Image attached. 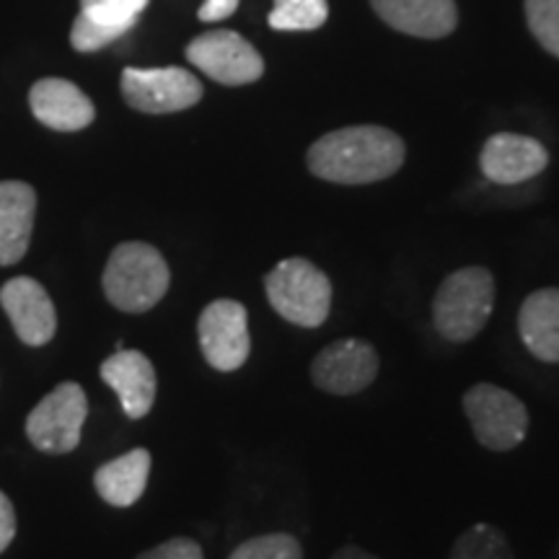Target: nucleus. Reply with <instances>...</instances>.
<instances>
[{
  "mask_svg": "<svg viewBox=\"0 0 559 559\" xmlns=\"http://www.w3.org/2000/svg\"><path fill=\"white\" fill-rule=\"evenodd\" d=\"M309 171L334 185H370L394 177L404 164V143L379 124H355L319 138L309 148Z\"/></svg>",
  "mask_w": 559,
  "mask_h": 559,
  "instance_id": "f257e3e1",
  "label": "nucleus"
},
{
  "mask_svg": "<svg viewBox=\"0 0 559 559\" xmlns=\"http://www.w3.org/2000/svg\"><path fill=\"white\" fill-rule=\"evenodd\" d=\"M104 296L124 313H145L166 296L171 272L164 254L143 241H124L109 254L102 275Z\"/></svg>",
  "mask_w": 559,
  "mask_h": 559,
  "instance_id": "f03ea898",
  "label": "nucleus"
},
{
  "mask_svg": "<svg viewBox=\"0 0 559 559\" xmlns=\"http://www.w3.org/2000/svg\"><path fill=\"white\" fill-rule=\"evenodd\" d=\"M495 309V277L487 267L451 272L432 298V324L449 342H472Z\"/></svg>",
  "mask_w": 559,
  "mask_h": 559,
  "instance_id": "7ed1b4c3",
  "label": "nucleus"
},
{
  "mask_svg": "<svg viewBox=\"0 0 559 559\" xmlns=\"http://www.w3.org/2000/svg\"><path fill=\"white\" fill-rule=\"evenodd\" d=\"M264 290L272 309L304 330H317L332 311L330 277L304 257H290L270 270L264 277Z\"/></svg>",
  "mask_w": 559,
  "mask_h": 559,
  "instance_id": "20e7f679",
  "label": "nucleus"
},
{
  "mask_svg": "<svg viewBox=\"0 0 559 559\" xmlns=\"http://www.w3.org/2000/svg\"><path fill=\"white\" fill-rule=\"evenodd\" d=\"M474 438L489 451H513L526 440L528 409L519 396L495 383H477L464 394Z\"/></svg>",
  "mask_w": 559,
  "mask_h": 559,
  "instance_id": "39448f33",
  "label": "nucleus"
},
{
  "mask_svg": "<svg viewBox=\"0 0 559 559\" xmlns=\"http://www.w3.org/2000/svg\"><path fill=\"white\" fill-rule=\"evenodd\" d=\"M86 417V391L75 381H66L32 409V415L26 417V436L34 449L62 456L79 449Z\"/></svg>",
  "mask_w": 559,
  "mask_h": 559,
  "instance_id": "423d86ee",
  "label": "nucleus"
},
{
  "mask_svg": "<svg viewBox=\"0 0 559 559\" xmlns=\"http://www.w3.org/2000/svg\"><path fill=\"white\" fill-rule=\"evenodd\" d=\"M122 96L143 115H174L202 99V83L185 68H124Z\"/></svg>",
  "mask_w": 559,
  "mask_h": 559,
  "instance_id": "0eeeda50",
  "label": "nucleus"
},
{
  "mask_svg": "<svg viewBox=\"0 0 559 559\" xmlns=\"http://www.w3.org/2000/svg\"><path fill=\"white\" fill-rule=\"evenodd\" d=\"M198 334L200 349L210 368L221 370V373H234L249 360V313L239 300L218 298L207 304L200 313Z\"/></svg>",
  "mask_w": 559,
  "mask_h": 559,
  "instance_id": "6e6552de",
  "label": "nucleus"
},
{
  "mask_svg": "<svg viewBox=\"0 0 559 559\" xmlns=\"http://www.w3.org/2000/svg\"><path fill=\"white\" fill-rule=\"evenodd\" d=\"M187 60L223 86H247V83L260 81L264 73L262 55L241 34L228 29L194 37L187 45Z\"/></svg>",
  "mask_w": 559,
  "mask_h": 559,
  "instance_id": "1a4fd4ad",
  "label": "nucleus"
},
{
  "mask_svg": "<svg viewBox=\"0 0 559 559\" xmlns=\"http://www.w3.org/2000/svg\"><path fill=\"white\" fill-rule=\"evenodd\" d=\"M381 360L366 340L347 337L326 345L311 362V381L334 396H355L379 376Z\"/></svg>",
  "mask_w": 559,
  "mask_h": 559,
  "instance_id": "9d476101",
  "label": "nucleus"
},
{
  "mask_svg": "<svg viewBox=\"0 0 559 559\" xmlns=\"http://www.w3.org/2000/svg\"><path fill=\"white\" fill-rule=\"evenodd\" d=\"M0 306L9 313L16 337L29 347L47 345L58 332L52 298L34 277H13L0 288Z\"/></svg>",
  "mask_w": 559,
  "mask_h": 559,
  "instance_id": "9b49d317",
  "label": "nucleus"
},
{
  "mask_svg": "<svg viewBox=\"0 0 559 559\" xmlns=\"http://www.w3.org/2000/svg\"><path fill=\"white\" fill-rule=\"evenodd\" d=\"M549 153L539 140L515 132H498L485 143L479 156L481 174L495 185H521L547 169Z\"/></svg>",
  "mask_w": 559,
  "mask_h": 559,
  "instance_id": "f8f14e48",
  "label": "nucleus"
},
{
  "mask_svg": "<svg viewBox=\"0 0 559 559\" xmlns=\"http://www.w3.org/2000/svg\"><path fill=\"white\" fill-rule=\"evenodd\" d=\"M102 379L120 396L124 415L143 419L156 402V368L140 349H117L102 362Z\"/></svg>",
  "mask_w": 559,
  "mask_h": 559,
  "instance_id": "ddd939ff",
  "label": "nucleus"
},
{
  "mask_svg": "<svg viewBox=\"0 0 559 559\" xmlns=\"http://www.w3.org/2000/svg\"><path fill=\"white\" fill-rule=\"evenodd\" d=\"M32 115L45 128L58 132H79L94 122V102L66 79H41L29 91Z\"/></svg>",
  "mask_w": 559,
  "mask_h": 559,
  "instance_id": "4468645a",
  "label": "nucleus"
},
{
  "mask_svg": "<svg viewBox=\"0 0 559 559\" xmlns=\"http://www.w3.org/2000/svg\"><path fill=\"white\" fill-rule=\"evenodd\" d=\"M37 192L26 181H0V267L24 260L29 249Z\"/></svg>",
  "mask_w": 559,
  "mask_h": 559,
  "instance_id": "2eb2a0df",
  "label": "nucleus"
},
{
  "mask_svg": "<svg viewBox=\"0 0 559 559\" xmlns=\"http://www.w3.org/2000/svg\"><path fill=\"white\" fill-rule=\"evenodd\" d=\"M391 29L423 39H440L459 24L453 0H370Z\"/></svg>",
  "mask_w": 559,
  "mask_h": 559,
  "instance_id": "dca6fc26",
  "label": "nucleus"
},
{
  "mask_svg": "<svg viewBox=\"0 0 559 559\" xmlns=\"http://www.w3.org/2000/svg\"><path fill=\"white\" fill-rule=\"evenodd\" d=\"M519 334L534 358L559 362V288L536 290L523 300Z\"/></svg>",
  "mask_w": 559,
  "mask_h": 559,
  "instance_id": "f3484780",
  "label": "nucleus"
},
{
  "mask_svg": "<svg viewBox=\"0 0 559 559\" xmlns=\"http://www.w3.org/2000/svg\"><path fill=\"white\" fill-rule=\"evenodd\" d=\"M151 477V453L132 449L124 456L107 461L94 474V487L104 502L115 508H130L143 498Z\"/></svg>",
  "mask_w": 559,
  "mask_h": 559,
  "instance_id": "a211bd4d",
  "label": "nucleus"
},
{
  "mask_svg": "<svg viewBox=\"0 0 559 559\" xmlns=\"http://www.w3.org/2000/svg\"><path fill=\"white\" fill-rule=\"evenodd\" d=\"M449 559H515L508 536L492 523H477L453 542Z\"/></svg>",
  "mask_w": 559,
  "mask_h": 559,
  "instance_id": "6ab92c4d",
  "label": "nucleus"
},
{
  "mask_svg": "<svg viewBox=\"0 0 559 559\" xmlns=\"http://www.w3.org/2000/svg\"><path fill=\"white\" fill-rule=\"evenodd\" d=\"M330 16L326 0H275L270 26L277 32H313Z\"/></svg>",
  "mask_w": 559,
  "mask_h": 559,
  "instance_id": "aec40b11",
  "label": "nucleus"
},
{
  "mask_svg": "<svg viewBox=\"0 0 559 559\" xmlns=\"http://www.w3.org/2000/svg\"><path fill=\"white\" fill-rule=\"evenodd\" d=\"M228 559H304V547L290 534H264L239 544Z\"/></svg>",
  "mask_w": 559,
  "mask_h": 559,
  "instance_id": "412c9836",
  "label": "nucleus"
},
{
  "mask_svg": "<svg viewBox=\"0 0 559 559\" xmlns=\"http://www.w3.org/2000/svg\"><path fill=\"white\" fill-rule=\"evenodd\" d=\"M151 0H81L83 16L102 21L109 26H122L132 29L140 13L148 9Z\"/></svg>",
  "mask_w": 559,
  "mask_h": 559,
  "instance_id": "4be33fe9",
  "label": "nucleus"
},
{
  "mask_svg": "<svg viewBox=\"0 0 559 559\" xmlns=\"http://www.w3.org/2000/svg\"><path fill=\"white\" fill-rule=\"evenodd\" d=\"M526 19L544 50L559 58V0H526Z\"/></svg>",
  "mask_w": 559,
  "mask_h": 559,
  "instance_id": "5701e85b",
  "label": "nucleus"
},
{
  "mask_svg": "<svg viewBox=\"0 0 559 559\" xmlns=\"http://www.w3.org/2000/svg\"><path fill=\"white\" fill-rule=\"evenodd\" d=\"M124 34H128V29H122V26L102 24V21H94L81 13V16L73 21V29H70V45L79 52H96L104 50L111 41L124 37Z\"/></svg>",
  "mask_w": 559,
  "mask_h": 559,
  "instance_id": "b1692460",
  "label": "nucleus"
},
{
  "mask_svg": "<svg viewBox=\"0 0 559 559\" xmlns=\"http://www.w3.org/2000/svg\"><path fill=\"white\" fill-rule=\"evenodd\" d=\"M135 559H205V555H202V547L198 542L177 536V539H169L158 544V547L143 551Z\"/></svg>",
  "mask_w": 559,
  "mask_h": 559,
  "instance_id": "393cba45",
  "label": "nucleus"
},
{
  "mask_svg": "<svg viewBox=\"0 0 559 559\" xmlns=\"http://www.w3.org/2000/svg\"><path fill=\"white\" fill-rule=\"evenodd\" d=\"M16 536V510H13L9 495L0 492V555L11 547Z\"/></svg>",
  "mask_w": 559,
  "mask_h": 559,
  "instance_id": "a878e982",
  "label": "nucleus"
},
{
  "mask_svg": "<svg viewBox=\"0 0 559 559\" xmlns=\"http://www.w3.org/2000/svg\"><path fill=\"white\" fill-rule=\"evenodd\" d=\"M241 0H205L200 5L198 16L200 21H223L228 16H234L236 9H239Z\"/></svg>",
  "mask_w": 559,
  "mask_h": 559,
  "instance_id": "bb28decb",
  "label": "nucleus"
},
{
  "mask_svg": "<svg viewBox=\"0 0 559 559\" xmlns=\"http://www.w3.org/2000/svg\"><path fill=\"white\" fill-rule=\"evenodd\" d=\"M332 559H379V557L370 555V551L360 549V547H353V544H347V547L334 551Z\"/></svg>",
  "mask_w": 559,
  "mask_h": 559,
  "instance_id": "cd10ccee",
  "label": "nucleus"
}]
</instances>
